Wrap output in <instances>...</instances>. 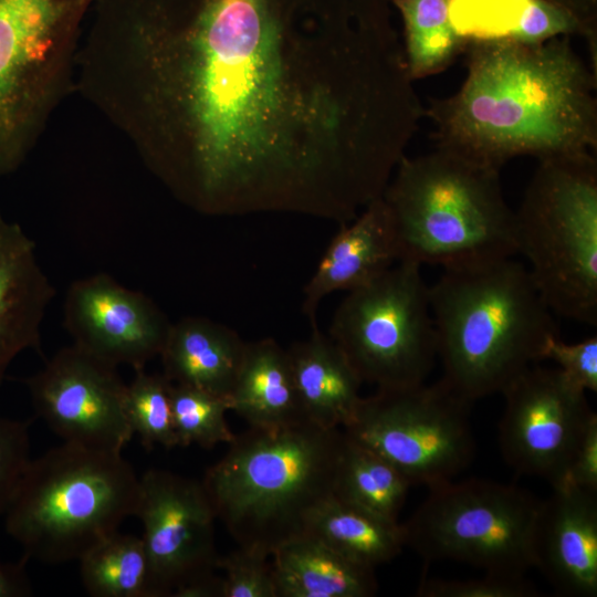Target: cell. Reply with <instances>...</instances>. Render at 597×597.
Wrapping results in <instances>:
<instances>
[{
  "label": "cell",
  "mask_w": 597,
  "mask_h": 597,
  "mask_svg": "<svg viewBox=\"0 0 597 597\" xmlns=\"http://www.w3.org/2000/svg\"><path fill=\"white\" fill-rule=\"evenodd\" d=\"M170 385L164 375L147 374L143 368L135 370L126 387V418L146 449L178 446L170 408Z\"/></svg>",
  "instance_id": "f1b7e54d"
},
{
  "label": "cell",
  "mask_w": 597,
  "mask_h": 597,
  "mask_svg": "<svg viewBox=\"0 0 597 597\" xmlns=\"http://www.w3.org/2000/svg\"><path fill=\"white\" fill-rule=\"evenodd\" d=\"M247 343L232 328L200 316L170 325L160 353L172 384L230 398Z\"/></svg>",
  "instance_id": "d6986e66"
},
{
  "label": "cell",
  "mask_w": 597,
  "mask_h": 597,
  "mask_svg": "<svg viewBox=\"0 0 597 597\" xmlns=\"http://www.w3.org/2000/svg\"><path fill=\"white\" fill-rule=\"evenodd\" d=\"M573 14L586 32L590 60L597 61V0H548Z\"/></svg>",
  "instance_id": "e575fe53"
},
{
  "label": "cell",
  "mask_w": 597,
  "mask_h": 597,
  "mask_svg": "<svg viewBox=\"0 0 597 597\" xmlns=\"http://www.w3.org/2000/svg\"><path fill=\"white\" fill-rule=\"evenodd\" d=\"M289 349L295 388L306 419L341 429L362 398V380L339 347L318 326Z\"/></svg>",
  "instance_id": "ffe728a7"
},
{
  "label": "cell",
  "mask_w": 597,
  "mask_h": 597,
  "mask_svg": "<svg viewBox=\"0 0 597 597\" xmlns=\"http://www.w3.org/2000/svg\"><path fill=\"white\" fill-rule=\"evenodd\" d=\"M272 557L276 597H370L378 588L374 568L306 534L280 545Z\"/></svg>",
  "instance_id": "603a6c76"
},
{
  "label": "cell",
  "mask_w": 597,
  "mask_h": 597,
  "mask_svg": "<svg viewBox=\"0 0 597 597\" xmlns=\"http://www.w3.org/2000/svg\"><path fill=\"white\" fill-rule=\"evenodd\" d=\"M25 564L23 558L17 563L0 562V597H24L32 594Z\"/></svg>",
  "instance_id": "d590c367"
},
{
  "label": "cell",
  "mask_w": 597,
  "mask_h": 597,
  "mask_svg": "<svg viewBox=\"0 0 597 597\" xmlns=\"http://www.w3.org/2000/svg\"><path fill=\"white\" fill-rule=\"evenodd\" d=\"M140 482L122 452L63 442L29 461L4 513L23 559L80 558L135 516Z\"/></svg>",
  "instance_id": "8992f818"
},
{
  "label": "cell",
  "mask_w": 597,
  "mask_h": 597,
  "mask_svg": "<svg viewBox=\"0 0 597 597\" xmlns=\"http://www.w3.org/2000/svg\"><path fill=\"white\" fill-rule=\"evenodd\" d=\"M169 397L178 446L211 449L235 438L226 419L231 410L230 398L172 383Z\"/></svg>",
  "instance_id": "83f0119b"
},
{
  "label": "cell",
  "mask_w": 597,
  "mask_h": 597,
  "mask_svg": "<svg viewBox=\"0 0 597 597\" xmlns=\"http://www.w3.org/2000/svg\"><path fill=\"white\" fill-rule=\"evenodd\" d=\"M328 336L363 384L377 390L425 384L438 355L421 265L398 261L369 283L348 291L333 315Z\"/></svg>",
  "instance_id": "30bf717a"
},
{
  "label": "cell",
  "mask_w": 597,
  "mask_h": 597,
  "mask_svg": "<svg viewBox=\"0 0 597 597\" xmlns=\"http://www.w3.org/2000/svg\"><path fill=\"white\" fill-rule=\"evenodd\" d=\"M404 27V55L415 82L439 74L464 54L469 42L453 29L449 0H391Z\"/></svg>",
  "instance_id": "d4e9b609"
},
{
  "label": "cell",
  "mask_w": 597,
  "mask_h": 597,
  "mask_svg": "<svg viewBox=\"0 0 597 597\" xmlns=\"http://www.w3.org/2000/svg\"><path fill=\"white\" fill-rule=\"evenodd\" d=\"M454 31L470 42L536 44L586 32L579 21L548 0H449Z\"/></svg>",
  "instance_id": "44dd1931"
},
{
  "label": "cell",
  "mask_w": 597,
  "mask_h": 597,
  "mask_svg": "<svg viewBox=\"0 0 597 597\" xmlns=\"http://www.w3.org/2000/svg\"><path fill=\"white\" fill-rule=\"evenodd\" d=\"M411 486L389 461L344 432L336 471V496L398 522Z\"/></svg>",
  "instance_id": "484cf974"
},
{
  "label": "cell",
  "mask_w": 597,
  "mask_h": 597,
  "mask_svg": "<svg viewBox=\"0 0 597 597\" xmlns=\"http://www.w3.org/2000/svg\"><path fill=\"white\" fill-rule=\"evenodd\" d=\"M230 402L231 410L250 428L277 429L308 421L287 349L270 337L247 343Z\"/></svg>",
  "instance_id": "7402d4cb"
},
{
  "label": "cell",
  "mask_w": 597,
  "mask_h": 597,
  "mask_svg": "<svg viewBox=\"0 0 597 597\" xmlns=\"http://www.w3.org/2000/svg\"><path fill=\"white\" fill-rule=\"evenodd\" d=\"M139 482L135 516L143 524L155 596L176 597L184 588L216 575L217 517L201 481L150 469Z\"/></svg>",
  "instance_id": "4fadbf2b"
},
{
  "label": "cell",
  "mask_w": 597,
  "mask_h": 597,
  "mask_svg": "<svg viewBox=\"0 0 597 597\" xmlns=\"http://www.w3.org/2000/svg\"><path fill=\"white\" fill-rule=\"evenodd\" d=\"M561 485H573L590 491H597L596 413L588 421V425L577 443L565 480Z\"/></svg>",
  "instance_id": "836d02e7"
},
{
  "label": "cell",
  "mask_w": 597,
  "mask_h": 597,
  "mask_svg": "<svg viewBox=\"0 0 597 597\" xmlns=\"http://www.w3.org/2000/svg\"><path fill=\"white\" fill-rule=\"evenodd\" d=\"M78 562L83 587L93 597H156L142 537L117 531Z\"/></svg>",
  "instance_id": "4316f807"
},
{
  "label": "cell",
  "mask_w": 597,
  "mask_h": 597,
  "mask_svg": "<svg viewBox=\"0 0 597 597\" xmlns=\"http://www.w3.org/2000/svg\"><path fill=\"white\" fill-rule=\"evenodd\" d=\"M342 429L310 421L235 436L202 485L239 547L272 556L304 535L311 514L335 495Z\"/></svg>",
  "instance_id": "277c9868"
},
{
  "label": "cell",
  "mask_w": 597,
  "mask_h": 597,
  "mask_svg": "<svg viewBox=\"0 0 597 597\" xmlns=\"http://www.w3.org/2000/svg\"><path fill=\"white\" fill-rule=\"evenodd\" d=\"M429 297L440 379L471 404L501 394L559 335L527 268L513 256L446 268Z\"/></svg>",
  "instance_id": "3957f363"
},
{
  "label": "cell",
  "mask_w": 597,
  "mask_h": 597,
  "mask_svg": "<svg viewBox=\"0 0 597 597\" xmlns=\"http://www.w3.org/2000/svg\"><path fill=\"white\" fill-rule=\"evenodd\" d=\"M74 86L208 216L350 222L425 117L391 0H96Z\"/></svg>",
  "instance_id": "6da1fadb"
},
{
  "label": "cell",
  "mask_w": 597,
  "mask_h": 597,
  "mask_svg": "<svg viewBox=\"0 0 597 597\" xmlns=\"http://www.w3.org/2000/svg\"><path fill=\"white\" fill-rule=\"evenodd\" d=\"M381 197L392 218L398 261L446 269L517 254L514 210L500 170L436 147L405 155Z\"/></svg>",
  "instance_id": "5b68a950"
},
{
  "label": "cell",
  "mask_w": 597,
  "mask_h": 597,
  "mask_svg": "<svg viewBox=\"0 0 597 597\" xmlns=\"http://www.w3.org/2000/svg\"><path fill=\"white\" fill-rule=\"evenodd\" d=\"M23 383L36 416L64 442L122 452L132 440L125 413L127 385L116 366L73 344Z\"/></svg>",
  "instance_id": "5bb4252c"
},
{
  "label": "cell",
  "mask_w": 597,
  "mask_h": 597,
  "mask_svg": "<svg viewBox=\"0 0 597 597\" xmlns=\"http://www.w3.org/2000/svg\"><path fill=\"white\" fill-rule=\"evenodd\" d=\"M557 593L597 595V491L553 488L542 502L536 533V564Z\"/></svg>",
  "instance_id": "2e32d148"
},
{
  "label": "cell",
  "mask_w": 597,
  "mask_h": 597,
  "mask_svg": "<svg viewBox=\"0 0 597 597\" xmlns=\"http://www.w3.org/2000/svg\"><path fill=\"white\" fill-rule=\"evenodd\" d=\"M542 502L513 484L452 480L429 489L400 523L405 546L427 563L455 561L485 573L524 575L536 564Z\"/></svg>",
  "instance_id": "9c48e42d"
},
{
  "label": "cell",
  "mask_w": 597,
  "mask_h": 597,
  "mask_svg": "<svg viewBox=\"0 0 597 597\" xmlns=\"http://www.w3.org/2000/svg\"><path fill=\"white\" fill-rule=\"evenodd\" d=\"M304 534L374 569L398 557L405 547L399 522L336 495L311 514Z\"/></svg>",
  "instance_id": "cb8c5ba5"
},
{
  "label": "cell",
  "mask_w": 597,
  "mask_h": 597,
  "mask_svg": "<svg viewBox=\"0 0 597 597\" xmlns=\"http://www.w3.org/2000/svg\"><path fill=\"white\" fill-rule=\"evenodd\" d=\"M504 411L499 446L504 461L521 474L561 485L588 421L595 415L586 392L559 369L530 366L501 392Z\"/></svg>",
  "instance_id": "7c38bea8"
},
{
  "label": "cell",
  "mask_w": 597,
  "mask_h": 597,
  "mask_svg": "<svg viewBox=\"0 0 597 597\" xmlns=\"http://www.w3.org/2000/svg\"><path fill=\"white\" fill-rule=\"evenodd\" d=\"M54 294L33 240L0 214V385L19 354L41 350V326Z\"/></svg>",
  "instance_id": "ac0fdd59"
},
{
  "label": "cell",
  "mask_w": 597,
  "mask_h": 597,
  "mask_svg": "<svg viewBox=\"0 0 597 597\" xmlns=\"http://www.w3.org/2000/svg\"><path fill=\"white\" fill-rule=\"evenodd\" d=\"M418 597H534L536 587L524 575L485 573L470 579L425 578L416 590Z\"/></svg>",
  "instance_id": "4dcf8cb0"
},
{
  "label": "cell",
  "mask_w": 597,
  "mask_h": 597,
  "mask_svg": "<svg viewBox=\"0 0 597 597\" xmlns=\"http://www.w3.org/2000/svg\"><path fill=\"white\" fill-rule=\"evenodd\" d=\"M73 344L113 365L145 368L160 355L171 323L146 294L97 273L74 281L63 304Z\"/></svg>",
  "instance_id": "9a60e30c"
},
{
  "label": "cell",
  "mask_w": 597,
  "mask_h": 597,
  "mask_svg": "<svg viewBox=\"0 0 597 597\" xmlns=\"http://www.w3.org/2000/svg\"><path fill=\"white\" fill-rule=\"evenodd\" d=\"M515 217L517 253L553 314L597 325V160H538Z\"/></svg>",
  "instance_id": "52a82bcc"
},
{
  "label": "cell",
  "mask_w": 597,
  "mask_h": 597,
  "mask_svg": "<svg viewBox=\"0 0 597 597\" xmlns=\"http://www.w3.org/2000/svg\"><path fill=\"white\" fill-rule=\"evenodd\" d=\"M570 38L470 42L461 87L425 107L436 147L496 170L516 157L596 150L597 72Z\"/></svg>",
  "instance_id": "7a4b0ae2"
},
{
  "label": "cell",
  "mask_w": 597,
  "mask_h": 597,
  "mask_svg": "<svg viewBox=\"0 0 597 597\" xmlns=\"http://www.w3.org/2000/svg\"><path fill=\"white\" fill-rule=\"evenodd\" d=\"M266 555L239 547L219 557L223 570L222 597H276L273 563Z\"/></svg>",
  "instance_id": "f546056e"
},
{
  "label": "cell",
  "mask_w": 597,
  "mask_h": 597,
  "mask_svg": "<svg viewBox=\"0 0 597 597\" xmlns=\"http://www.w3.org/2000/svg\"><path fill=\"white\" fill-rule=\"evenodd\" d=\"M30 421L0 416V517L30 461Z\"/></svg>",
  "instance_id": "1f68e13d"
},
{
  "label": "cell",
  "mask_w": 597,
  "mask_h": 597,
  "mask_svg": "<svg viewBox=\"0 0 597 597\" xmlns=\"http://www.w3.org/2000/svg\"><path fill=\"white\" fill-rule=\"evenodd\" d=\"M542 359H551L564 378L583 391H597V336L567 344L559 335L549 337L543 348Z\"/></svg>",
  "instance_id": "d6a6232c"
},
{
  "label": "cell",
  "mask_w": 597,
  "mask_h": 597,
  "mask_svg": "<svg viewBox=\"0 0 597 597\" xmlns=\"http://www.w3.org/2000/svg\"><path fill=\"white\" fill-rule=\"evenodd\" d=\"M96 0H0V176L27 159L74 86Z\"/></svg>",
  "instance_id": "ba28073f"
},
{
  "label": "cell",
  "mask_w": 597,
  "mask_h": 597,
  "mask_svg": "<svg viewBox=\"0 0 597 597\" xmlns=\"http://www.w3.org/2000/svg\"><path fill=\"white\" fill-rule=\"evenodd\" d=\"M398 262L391 214L383 197L368 203L350 222L342 224L304 287L302 311L317 326L322 300L333 292L360 287Z\"/></svg>",
  "instance_id": "e0dca14e"
},
{
  "label": "cell",
  "mask_w": 597,
  "mask_h": 597,
  "mask_svg": "<svg viewBox=\"0 0 597 597\" xmlns=\"http://www.w3.org/2000/svg\"><path fill=\"white\" fill-rule=\"evenodd\" d=\"M471 402L441 379L362 397L342 430L380 454L411 485L429 489L452 481L473 460Z\"/></svg>",
  "instance_id": "8fae6325"
}]
</instances>
